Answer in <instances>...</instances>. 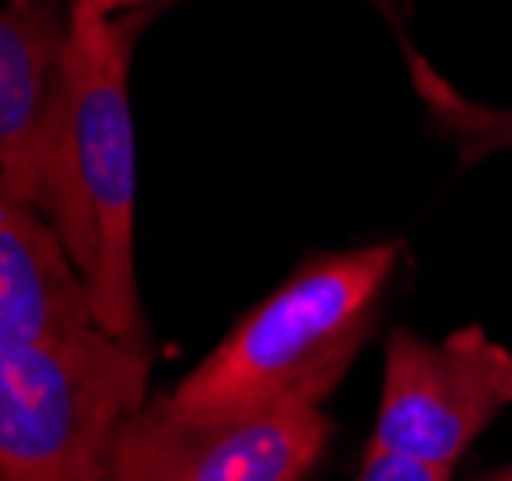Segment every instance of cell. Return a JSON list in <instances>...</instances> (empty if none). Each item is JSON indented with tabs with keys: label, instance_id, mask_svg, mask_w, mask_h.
<instances>
[{
	"label": "cell",
	"instance_id": "1",
	"mask_svg": "<svg viewBox=\"0 0 512 481\" xmlns=\"http://www.w3.org/2000/svg\"><path fill=\"white\" fill-rule=\"evenodd\" d=\"M66 12V66L43 147L35 208L85 278L97 328L112 339L151 347L135 278L131 31L124 20L81 8Z\"/></svg>",
	"mask_w": 512,
	"mask_h": 481
},
{
	"label": "cell",
	"instance_id": "2",
	"mask_svg": "<svg viewBox=\"0 0 512 481\" xmlns=\"http://www.w3.org/2000/svg\"><path fill=\"white\" fill-rule=\"evenodd\" d=\"M397 258V243L305 258L162 397L189 416L320 408L366 347Z\"/></svg>",
	"mask_w": 512,
	"mask_h": 481
},
{
	"label": "cell",
	"instance_id": "3",
	"mask_svg": "<svg viewBox=\"0 0 512 481\" xmlns=\"http://www.w3.org/2000/svg\"><path fill=\"white\" fill-rule=\"evenodd\" d=\"M147 378L151 347L104 331L0 347V481H108Z\"/></svg>",
	"mask_w": 512,
	"mask_h": 481
},
{
	"label": "cell",
	"instance_id": "4",
	"mask_svg": "<svg viewBox=\"0 0 512 481\" xmlns=\"http://www.w3.org/2000/svg\"><path fill=\"white\" fill-rule=\"evenodd\" d=\"M512 405V351L482 328L428 339L401 328L385 343L382 401L366 451L436 470L459 466L474 439Z\"/></svg>",
	"mask_w": 512,
	"mask_h": 481
},
{
	"label": "cell",
	"instance_id": "5",
	"mask_svg": "<svg viewBox=\"0 0 512 481\" xmlns=\"http://www.w3.org/2000/svg\"><path fill=\"white\" fill-rule=\"evenodd\" d=\"M328 439L320 408L189 416L147 397L116 439L108 481H308Z\"/></svg>",
	"mask_w": 512,
	"mask_h": 481
},
{
	"label": "cell",
	"instance_id": "6",
	"mask_svg": "<svg viewBox=\"0 0 512 481\" xmlns=\"http://www.w3.org/2000/svg\"><path fill=\"white\" fill-rule=\"evenodd\" d=\"M66 35L70 12L58 0H0V178L27 204H39Z\"/></svg>",
	"mask_w": 512,
	"mask_h": 481
},
{
	"label": "cell",
	"instance_id": "7",
	"mask_svg": "<svg viewBox=\"0 0 512 481\" xmlns=\"http://www.w3.org/2000/svg\"><path fill=\"white\" fill-rule=\"evenodd\" d=\"M85 278L47 216L0 178V347L93 335Z\"/></svg>",
	"mask_w": 512,
	"mask_h": 481
},
{
	"label": "cell",
	"instance_id": "8",
	"mask_svg": "<svg viewBox=\"0 0 512 481\" xmlns=\"http://www.w3.org/2000/svg\"><path fill=\"white\" fill-rule=\"evenodd\" d=\"M409 74L416 97L424 101L428 120L439 127V135H447L459 147L462 162H478L486 154L512 147V108L466 97L459 85L447 81L420 51H409Z\"/></svg>",
	"mask_w": 512,
	"mask_h": 481
},
{
	"label": "cell",
	"instance_id": "9",
	"mask_svg": "<svg viewBox=\"0 0 512 481\" xmlns=\"http://www.w3.org/2000/svg\"><path fill=\"white\" fill-rule=\"evenodd\" d=\"M359 481H451V470H436V466H424V462H412L401 455L366 451Z\"/></svg>",
	"mask_w": 512,
	"mask_h": 481
},
{
	"label": "cell",
	"instance_id": "10",
	"mask_svg": "<svg viewBox=\"0 0 512 481\" xmlns=\"http://www.w3.org/2000/svg\"><path fill=\"white\" fill-rule=\"evenodd\" d=\"M154 4V0H66V8H81V12H93V16H108V20H124L128 12Z\"/></svg>",
	"mask_w": 512,
	"mask_h": 481
},
{
	"label": "cell",
	"instance_id": "11",
	"mask_svg": "<svg viewBox=\"0 0 512 481\" xmlns=\"http://www.w3.org/2000/svg\"><path fill=\"white\" fill-rule=\"evenodd\" d=\"M489 481H512V466H509V470H501L497 478H489Z\"/></svg>",
	"mask_w": 512,
	"mask_h": 481
}]
</instances>
